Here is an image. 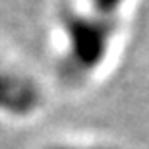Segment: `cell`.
I'll return each mask as SVG.
<instances>
[{
  "mask_svg": "<svg viewBox=\"0 0 149 149\" xmlns=\"http://www.w3.org/2000/svg\"><path fill=\"white\" fill-rule=\"evenodd\" d=\"M64 29L68 35L66 70L72 76H83L103 62L114 33V19L87 17L74 12L64 17Z\"/></svg>",
  "mask_w": 149,
  "mask_h": 149,
  "instance_id": "obj_1",
  "label": "cell"
},
{
  "mask_svg": "<svg viewBox=\"0 0 149 149\" xmlns=\"http://www.w3.org/2000/svg\"><path fill=\"white\" fill-rule=\"evenodd\" d=\"M52 149H105V147H52Z\"/></svg>",
  "mask_w": 149,
  "mask_h": 149,
  "instance_id": "obj_4",
  "label": "cell"
},
{
  "mask_svg": "<svg viewBox=\"0 0 149 149\" xmlns=\"http://www.w3.org/2000/svg\"><path fill=\"white\" fill-rule=\"evenodd\" d=\"M41 103V93L31 79L0 72V111L14 116L31 114Z\"/></svg>",
  "mask_w": 149,
  "mask_h": 149,
  "instance_id": "obj_2",
  "label": "cell"
},
{
  "mask_svg": "<svg viewBox=\"0 0 149 149\" xmlns=\"http://www.w3.org/2000/svg\"><path fill=\"white\" fill-rule=\"evenodd\" d=\"M124 0H91V4H93V10L97 16L101 17H111Z\"/></svg>",
  "mask_w": 149,
  "mask_h": 149,
  "instance_id": "obj_3",
  "label": "cell"
}]
</instances>
